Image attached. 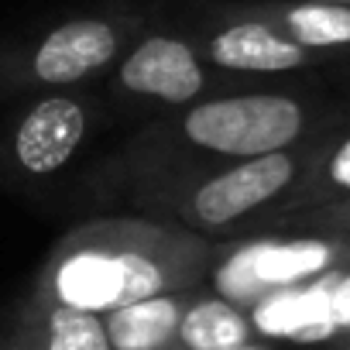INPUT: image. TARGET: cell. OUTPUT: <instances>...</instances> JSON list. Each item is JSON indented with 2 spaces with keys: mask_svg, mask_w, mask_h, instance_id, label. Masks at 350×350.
Instances as JSON below:
<instances>
[{
  "mask_svg": "<svg viewBox=\"0 0 350 350\" xmlns=\"http://www.w3.org/2000/svg\"><path fill=\"white\" fill-rule=\"evenodd\" d=\"M227 244L137 213L93 217L59 237L25 299L103 316L151 295L206 285Z\"/></svg>",
  "mask_w": 350,
  "mask_h": 350,
  "instance_id": "obj_1",
  "label": "cell"
},
{
  "mask_svg": "<svg viewBox=\"0 0 350 350\" xmlns=\"http://www.w3.org/2000/svg\"><path fill=\"white\" fill-rule=\"evenodd\" d=\"M306 103L288 93H217L144 120L83 175V189L100 206H120L141 186L285 151L306 134Z\"/></svg>",
  "mask_w": 350,
  "mask_h": 350,
  "instance_id": "obj_2",
  "label": "cell"
},
{
  "mask_svg": "<svg viewBox=\"0 0 350 350\" xmlns=\"http://www.w3.org/2000/svg\"><path fill=\"white\" fill-rule=\"evenodd\" d=\"M151 25L154 11L148 4L110 0L11 38L0 45V96L93 86Z\"/></svg>",
  "mask_w": 350,
  "mask_h": 350,
  "instance_id": "obj_3",
  "label": "cell"
},
{
  "mask_svg": "<svg viewBox=\"0 0 350 350\" xmlns=\"http://www.w3.org/2000/svg\"><path fill=\"white\" fill-rule=\"evenodd\" d=\"M295 179L299 154L285 148L141 186L120 206H127L137 217L165 220L213 241H230L234 227L275 206L295 186Z\"/></svg>",
  "mask_w": 350,
  "mask_h": 350,
  "instance_id": "obj_4",
  "label": "cell"
},
{
  "mask_svg": "<svg viewBox=\"0 0 350 350\" xmlns=\"http://www.w3.org/2000/svg\"><path fill=\"white\" fill-rule=\"evenodd\" d=\"M234 76L206 66L183 25H151L103 76V100L127 117H165L227 93Z\"/></svg>",
  "mask_w": 350,
  "mask_h": 350,
  "instance_id": "obj_5",
  "label": "cell"
},
{
  "mask_svg": "<svg viewBox=\"0 0 350 350\" xmlns=\"http://www.w3.org/2000/svg\"><path fill=\"white\" fill-rule=\"evenodd\" d=\"M110 107L100 90H52L25 100L0 131V183L45 186L83 154Z\"/></svg>",
  "mask_w": 350,
  "mask_h": 350,
  "instance_id": "obj_6",
  "label": "cell"
},
{
  "mask_svg": "<svg viewBox=\"0 0 350 350\" xmlns=\"http://www.w3.org/2000/svg\"><path fill=\"white\" fill-rule=\"evenodd\" d=\"M200 59L227 76H285L306 69L316 52L288 42L265 21L241 11V4H210L193 11L183 25Z\"/></svg>",
  "mask_w": 350,
  "mask_h": 350,
  "instance_id": "obj_7",
  "label": "cell"
},
{
  "mask_svg": "<svg viewBox=\"0 0 350 350\" xmlns=\"http://www.w3.org/2000/svg\"><path fill=\"white\" fill-rule=\"evenodd\" d=\"M333 247L323 241H247L227 244L213 261L206 285L234 306H258L275 292H288L329 268Z\"/></svg>",
  "mask_w": 350,
  "mask_h": 350,
  "instance_id": "obj_8",
  "label": "cell"
},
{
  "mask_svg": "<svg viewBox=\"0 0 350 350\" xmlns=\"http://www.w3.org/2000/svg\"><path fill=\"white\" fill-rule=\"evenodd\" d=\"M0 350H110L103 316L21 299L0 316Z\"/></svg>",
  "mask_w": 350,
  "mask_h": 350,
  "instance_id": "obj_9",
  "label": "cell"
},
{
  "mask_svg": "<svg viewBox=\"0 0 350 350\" xmlns=\"http://www.w3.org/2000/svg\"><path fill=\"white\" fill-rule=\"evenodd\" d=\"M196 292L200 288L151 295V299L103 312L110 350H179L175 333H179V319Z\"/></svg>",
  "mask_w": 350,
  "mask_h": 350,
  "instance_id": "obj_10",
  "label": "cell"
},
{
  "mask_svg": "<svg viewBox=\"0 0 350 350\" xmlns=\"http://www.w3.org/2000/svg\"><path fill=\"white\" fill-rule=\"evenodd\" d=\"M251 18L265 21L288 42L309 49V52H336L350 49V8H329V4H288V0H251L241 4Z\"/></svg>",
  "mask_w": 350,
  "mask_h": 350,
  "instance_id": "obj_11",
  "label": "cell"
},
{
  "mask_svg": "<svg viewBox=\"0 0 350 350\" xmlns=\"http://www.w3.org/2000/svg\"><path fill=\"white\" fill-rule=\"evenodd\" d=\"M251 336H254L251 316L241 306L200 285V292L193 295V302L179 319L175 343H179V350H241L251 343Z\"/></svg>",
  "mask_w": 350,
  "mask_h": 350,
  "instance_id": "obj_12",
  "label": "cell"
},
{
  "mask_svg": "<svg viewBox=\"0 0 350 350\" xmlns=\"http://www.w3.org/2000/svg\"><path fill=\"white\" fill-rule=\"evenodd\" d=\"M329 312H333V329L336 326L350 329V271L343 278L340 275L329 278Z\"/></svg>",
  "mask_w": 350,
  "mask_h": 350,
  "instance_id": "obj_13",
  "label": "cell"
},
{
  "mask_svg": "<svg viewBox=\"0 0 350 350\" xmlns=\"http://www.w3.org/2000/svg\"><path fill=\"white\" fill-rule=\"evenodd\" d=\"M329 179L336 186H347L350 189V141H343L340 151L329 158Z\"/></svg>",
  "mask_w": 350,
  "mask_h": 350,
  "instance_id": "obj_14",
  "label": "cell"
},
{
  "mask_svg": "<svg viewBox=\"0 0 350 350\" xmlns=\"http://www.w3.org/2000/svg\"><path fill=\"white\" fill-rule=\"evenodd\" d=\"M288 4H329V8H350V0H288Z\"/></svg>",
  "mask_w": 350,
  "mask_h": 350,
  "instance_id": "obj_15",
  "label": "cell"
},
{
  "mask_svg": "<svg viewBox=\"0 0 350 350\" xmlns=\"http://www.w3.org/2000/svg\"><path fill=\"white\" fill-rule=\"evenodd\" d=\"M241 350H268V347H258V343H247V347H241Z\"/></svg>",
  "mask_w": 350,
  "mask_h": 350,
  "instance_id": "obj_16",
  "label": "cell"
}]
</instances>
